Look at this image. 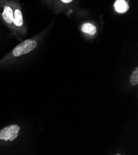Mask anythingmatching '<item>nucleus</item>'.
<instances>
[{
	"label": "nucleus",
	"instance_id": "obj_5",
	"mask_svg": "<svg viewBox=\"0 0 138 155\" xmlns=\"http://www.w3.org/2000/svg\"><path fill=\"white\" fill-rule=\"evenodd\" d=\"M13 22L18 27H21L23 24L22 14L19 9H16L14 12Z\"/></svg>",
	"mask_w": 138,
	"mask_h": 155
},
{
	"label": "nucleus",
	"instance_id": "obj_7",
	"mask_svg": "<svg viewBox=\"0 0 138 155\" xmlns=\"http://www.w3.org/2000/svg\"><path fill=\"white\" fill-rule=\"evenodd\" d=\"M131 83L133 85H137L138 84V68H136L133 72L131 76Z\"/></svg>",
	"mask_w": 138,
	"mask_h": 155
},
{
	"label": "nucleus",
	"instance_id": "obj_4",
	"mask_svg": "<svg viewBox=\"0 0 138 155\" xmlns=\"http://www.w3.org/2000/svg\"><path fill=\"white\" fill-rule=\"evenodd\" d=\"M3 18L4 20L8 24H11L14 20V14L12 9L9 6H5L3 13Z\"/></svg>",
	"mask_w": 138,
	"mask_h": 155
},
{
	"label": "nucleus",
	"instance_id": "obj_8",
	"mask_svg": "<svg viewBox=\"0 0 138 155\" xmlns=\"http://www.w3.org/2000/svg\"><path fill=\"white\" fill-rule=\"evenodd\" d=\"M61 1L65 3H70L71 2H72V0H61Z\"/></svg>",
	"mask_w": 138,
	"mask_h": 155
},
{
	"label": "nucleus",
	"instance_id": "obj_3",
	"mask_svg": "<svg viewBox=\"0 0 138 155\" xmlns=\"http://www.w3.org/2000/svg\"><path fill=\"white\" fill-rule=\"evenodd\" d=\"M115 10L119 13H125L129 9V6L126 0H116L115 3Z\"/></svg>",
	"mask_w": 138,
	"mask_h": 155
},
{
	"label": "nucleus",
	"instance_id": "obj_1",
	"mask_svg": "<svg viewBox=\"0 0 138 155\" xmlns=\"http://www.w3.org/2000/svg\"><path fill=\"white\" fill-rule=\"evenodd\" d=\"M37 43L36 41L32 40H26L16 46V48H14L12 51L13 55L17 57L20 56L21 55L27 54L35 49L37 47Z\"/></svg>",
	"mask_w": 138,
	"mask_h": 155
},
{
	"label": "nucleus",
	"instance_id": "obj_2",
	"mask_svg": "<svg viewBox=\"0 0 138 155\" xmlns=\"http://www.w3.org/2000/svg\"><path fill=\"white\" fill-rule=\"evenodd\" d=\"M20 127L16 124L9 126L4 128L0 132V140L12 141L18 136Z\"/></svg>",
	"mask_w": 138,
	"mask_h": 155
},
{
	"label": "nucleus",
	"instance_id": "obj_6",
	"mask_svg": "<svg viewBox=\"0 0 138 155\" xmlns=\"http://www.w3.org/2000/svg\"><path fill=\"white\" fill-rule=\"evenodd\" d=\"M82 30L84 33L90 35H94L96 33V27L95 25L90 23H86L82 25Z\"/></svg>",
	"mask_w": 138,
	"mask_h": 155
}]
</instances>
